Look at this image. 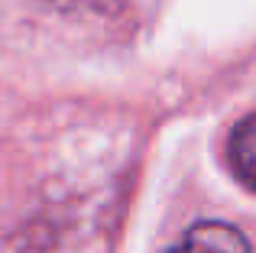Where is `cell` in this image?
I'll list each match as a JSON object with an SVG mask.
<instances>
[{
    "label": "cell",
    "mask_w": 256,
    "mask_h": 253,
    "mask_svg": "<svg viewBox=\"0 0 256 253\" xmlns=\"http://www.w3.org/2000/svg\"><path fill=\"white\" fill-rule=\"evenodd\" d=\"M169 253H250V240L244 230L224 221H198L178 237Z\"/></svg>",
    "instance_id": "obj_1"
},
{
    "label": "cell",
    "mask_w": 256,
    "mask_h": 253,
    "mask_svg": "<svg viewBox=\"0 0 256 253\" xmlns=\"http://www.w3.org/2000/svg\"><path fill=\"white\" fill-rule=\"evenodd\" d=\"M227 159H230V169L237 176V182H244L250 192H256V114H246L230 130Z\"/></svg>",
    "instance_id": "obj_2"
}]
</instances>
